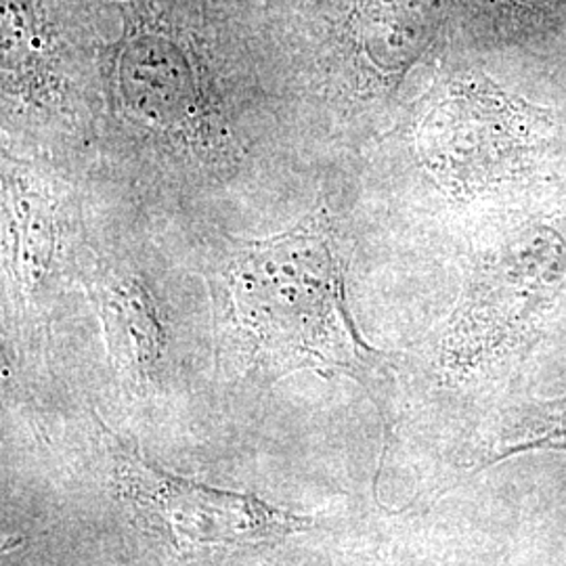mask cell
<instances>
[{
  "mask_svg": "<svg viewBox=\"0 0 566 566\" xmlns=\"http://www.w3.org/2000/svg\"><path fill=\"white\" fill-rule=\"evenodd\" d=\"M18 210V229H20V261L21 271L25 277H36L44 271L49 263V252H51V212L46 208V202L42 198L34 196H23L15 206Z\"/></svg>",
  "mask_w": 566,
  "mask_h": 566,
  "instance_id": "cell-6",
  "label": "cell"
},
{
  "mask_svg": "<svg viewBox=\"0 0 566 566\" xmlns=\"http://www.w3.org/2000/svg\"><path fill=\"white\" fill-rule=\"evenodd\" d=\"M189 63L166 36L139 34L122 49L118 84L124 107L149 126L191 128L202 112V93Z\"/></svg>",
  "mask_w": 566,
  "mask_h": 566,
  "instance_id": "cell-4",
  "label": "cell"
},
{
  "mask_svg": "<svg viewBox=\"0 0 566 566\" xmlns=\"http://www.w3.org/2000/svg\"><path fill=\"white\" fill-rule=\"evenodd\" d=\"M112 476L139 523L177 546H256L313 528L303 514L172 474L120 443L112 449Z\"/></svg>",
  "mask_w": 566,
  "mask_h": 566,
  "instance_id": "cell-3",
  "label": "cell"
},
{
  "mask_svg": "<svg viewBox=\"0 0 566 566\" xmlns=\"http://www.w3.org/2000/svg\"><path fill=\"white\" fill-rule=\"evenodd\" d=\"M227 340L245 374L361 378L376 357L353 324L329 219L308 214L280 235L245 242L224 269Z\"/></svg>",
  "mask_w": 566,
  "mask_h": 566,
  "instance_id": "cell-1",
  "label": "cell"
},
{
  "mask_svg": "<svg viewBox=\"0 0 566 566\" xmlns=\"http://www.w3.org/2000/svg\"><path fill=\"white\" fill-rule=\"evenodd\" d=\"M554 137L552 112L465 74L437 95L418 128L426 170L458 200L528 175Z\"/></svg>",
  "mask_w": 566,
  "mask_h": 566,
  "instance_id": "cell-2",
  "label": "cell"
},
{
  "mask_svg": "<svg viewBox=\"0 0 566 566\" xmlns=\"http://www.w3.org/2000/svg\"><path fill=\"white\" fill-rule=\"evenodd\" d=\"M99 315L112 361L122 374L145 386L160 376L166 350L160 311L142 283H109L99 292Z\"/></svg>",
  "mask_w": 566,
  "mask_h": 566,
  "instance_id": "cell-5",
  "label": "cell"
}]
</instances>
